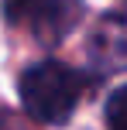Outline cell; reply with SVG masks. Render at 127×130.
Instances as JSON below:
<instances>
[{
    "label": "cell",
    "instance_id": "obj_1",
    "mask_svg": "<svg viewBox=\"0 0 127 130\" xmlns=\"http://www.w3.org/2000/svg\"><path fill=\"white\" fill-rule=\"evenodd\" d=\"M82 92H86V75L72 65L62 62H38L24 69L21 75V106L31 120L48 127H62L76 113Z\"/></svg>",
    "mask_w": 127,
    "mask_h": 130
},
{
    "label": "cell",
    "instance_id": "obj_2",
    "mask_svg": "<svg viewBox=\"0 0 127 130\" xmlns=\"http://www.w3.org/2000/svg\"><path fill=\"white\" fill-rule=\"evenodd\" d=\"M7 21L24 31H31L38 41H62L76 27L82 14V0H4Z\"/></svg>",
    "mask_w": 127,
    "mask_h": 130
},
{
    "label": "cell",
    "instance_id": "obj_3",
    "mask_svg": "<svg viewBox=\"0 0 127 130\" xmlns=\"http://www.w3.org/2000/svg\"><path fill=\"white\" fill-rule=\"evenodd\" d=\"M86 52H89V62L100 72L127 69V7L110 10V14H103L96 21Z\"/></svg>",
    "mask_w": 127,
    "mask_h": 130
},
{
    "label": "cell",
    "instance_id": "obj_4",
    "mask_svg": "<svg viewBox=\"0 0 127 130\" xmlns=\"http://www.w3.org/2000/svg\"><path fill=\"white\" fill-rule=\"evenodd\" d=\"M103 113H107V127L110 130H127V86H120V89L110 92Z\"/></svg>",
    "mask_w": 127,
    "mask_h": 130
}]
</instances>
